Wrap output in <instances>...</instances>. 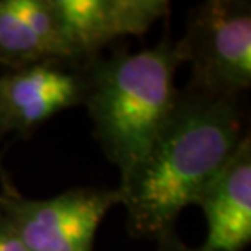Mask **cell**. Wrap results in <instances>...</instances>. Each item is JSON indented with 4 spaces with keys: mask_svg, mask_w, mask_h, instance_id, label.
Masks as SVG:
<instances>
[{
    "mask_svg": "<svg viewBox=\"0 0 251 251\" xmlns=\"http://www.w3.org/2000/svg\"><path fill=\"white\" fill-rule=\"evenodd\" d=\"M74 62L51 0H0V64Z\"/></svg>",
    "mask_w": 251,
    "mask_h": 251,
    "instance_id": "obj_8",
    "label": "cell"
},
{
    "mask_svg": "<svg viewBox=\"0 0 251 251\" xmlns=\"http://www.w3.org/2000/svg\"><path fill=\"white\" fill-rule=\"evenodd\" d=\"M181 59L165 36L155 48L119 52L87 70L83 103L95 139L121 179L147 153L172 116L179 93L175 75Z\"/></svg>",
    "mask_w": 251,
    "mask_h": 251,
    "instance_id": "obj_2",
    "label": "cell"
},
{
    "mask_svg": "<svg viewBox=\"0 0 251 251\" xmlns=\"http://www.w3.org/2000/svg\"><path fill=\"white\" fill-rule=\"evenodd\" d=\"M0 209L28 251H93L103 219L119 205L118 189L74 188L48 199H29L2 183Z\"/></svg>",
    "mask_w": 251,
    "mask_h": 251,
    "instance_id": "obj_4",
    "label": "cell"
},
{
    "mask_svg": "<svg viewBox=\"0 0 251 251\" xmlns=\"http://www.w3.org/2000/svg\"><path fill=\"white\" fill-rule=\"evenodd\" d=\"M196 205L204 212L207 235L199 251H243L251 242V139L243 135Z\"/></svg>",
    "mask_w": 251,
    "mask_h": 251,
    "instance_id": "obj_7",
    "label": "cell"
},
{
    "mask_svg": "<svg viewBox=\"0 0 251 251\" xmlns=\"http://www.w3.org/2000/svg\"><path fill=\"white\" fill-rule=\"evenodd\" d=\"M242 139V114L233 100L191 90L179 95L147 153L116 188L127 232L155 242L175 232L179 214L196 204Z\"/></svg>",
    "mask_w": 251,
    "mask_h": 251,
    "instance_id": "obj_1",
    "label": "cell"
},
{
    "mask_svg": "<svg viewBox=\"0 0 251 251\" xmlns=\"http://www.w3.org/2000/svg\"><path fill=\"white\" fill-rule=\"evenodd\" d=\"M72 61L95 56L118 38L144 36L167 17V0H51Z\"/></svg>",
    "mask_w": 251,
    "mask_h": 251,
    "instance_id": "obj_6",
    "label": "cell"
},
{
    "mask_svg": "<svg viewBox=\"0 0 251 251\" xmlns=\"http://www.w3.org/2000/svg\"><path fill=\"white\" fill-rule=\"evenodd\" d=\"M155 251H199V248H189L188 245L181 242L176 232H172L157 240V250Z\"/></svg>",
    "mask_w": 251,
    "mask_h": 251,
    "instance_id": "obj_10",
    "label": "cell"
},
{
    "mask_svg": "<svg viewBox=\"0 0 251 251\" xmlns=\"http://www.w3.org/2000/svg\"><path fill=\"white\" fill-rule=\"evenodd\" d=\"M176 44L193 72L191 92L233 100L251 87V5L207 0L193 10Z\"/></svg>",
    "mask_w": 251,
    "mask_h": 251,
    "instance_id": "obj_3",
    "label": "cell"
},
{
    "mask_svg": "<svg viewBox=\"0 0 251 251\" xmlns=\"http://www.w3.org/2000/svg\"><path fill=\"white\" fill-rule=\"evenodd\" d=\"M0 251H28L2 209H0Z\"/></svg>",
    "mask_w": 251,
    "mask_h": 251,
    "instance_id": "obj_9",
    "label": "cell"
},
{
    "mask_svg": "<svg viewBox=\"0 0 251 251\" xmlns=\"http://www.w3.org/2000/svg\"><path fill=\"white\" fill-rule=\"evenodd\" d=\"M87 75L65 62L44 61L0 75V134H25L61 111L82 104Z\"/></svg>",
    "mask_w": 251,
    "mask_h": 251,
    "instance_id": "obj_5",
    "label": "cell"
}]
</instances>
